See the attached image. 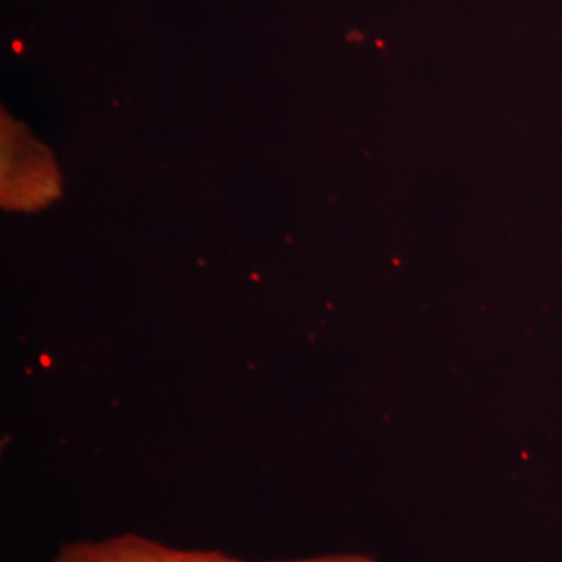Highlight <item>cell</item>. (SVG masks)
<instances>
[{"label": "cell", "instance_id": "1", "mask_svg": "<svg viewBox=\"0 0 562 562\" xmlns=\"http://www.w3.org/2000/svg\"><path fill=\"white\" fill-rule=\"evenodd\" d=\"M53 562H248L232 559L213 550H183L171 548L138 533H123L102 542H78L63 546ZM267 562H378L373 557L344 552L323 554L311 559Z\"/></svg>", "mask_w": 562, "mask_h": 562}]
</instances>
